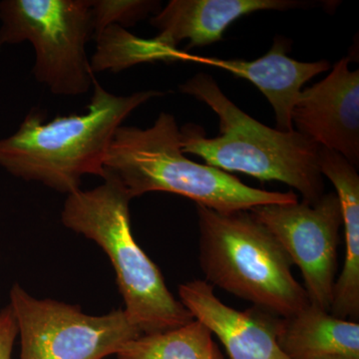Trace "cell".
<instances>
[{"instance_id":"1","label":"cell","mask_w":359,"mask_h":359,"mask_svg":"<svg viewBox=\"0 0 359 359\" xmlns=\"http://www.w3.org/2000/svg\"><path fill=\"white\" fill-rule=\"evenodd\" d=\"M93 86L85 114L56 116L44 122L39 111L28 113L15 133L0 139V166L18 178L68 195L80 190L85 175L103 178L104 161L116 130L139 106L163 93L151 90L116 96L96 78Z\"/></svg>"},{"instance_id":"2","label":"cell","mask_w":359,"mask_h":359,"mask_svg":"<svg viewBox=\"0 0 359 359\" xmlns=\"http://www.w3.org/2000/svg\"><path fill=\"white\" fill-rule=\"evenodd\" d=\"M179 89L216 113L221 133L208 138L199 125H184L180 129L184 154L199 156L222 171L282 182L299 191L306 202H316L325 194L318 144L295 130L283 132L257 121L231 102L207 73H198Z\"/></svg>"},{"instance_id":"3","label":"cell","mask_w":359,"mask_h":359,"mask_svg":"<svg viewBox=\"0 0 359 359\" xmlns=\"http://www.w3.org/2000/svg\"><path fill=\"white\" fill-rule=\"evenodd\" d=\"M104 174L117 180L132 199L149 192L174 193L224 214L299 201L294 192L252 188L226 172L191 161L182 152L176 119L164 112L150 128L116 130Z\"/></svg>"},{"instance_id":"4","label":"cell","mask_w":359,"mask_h":359,"mask_svg":"<svg viewBox=\"0 0 359 359\" xmlns=\"http://www.w3.org/2000/svg\"><path fill=\"white\" fill-rule=\"evenodd\" d=\"M93 190L68 195L63 208L66 228L84 235L102 248L115 269L124 309L143 334H159L195 320L168 290L159 268L137 244L131 229L130 197L109 175Z\"/></svg>"},{"instance_id":"5","label":"cell","mask_w":359,"mask_h":359,"mask_svg":"<svg viewBox=\"0 0 359 359\" xmlns=\"http://www.w3.org/2000/svg\"><path fill=\"white\" fill-rule=\"evenodd\" d=\"M196 209L205 283L278 318L311 304L287 252L250 210L224 214L199 205Z\"/></svg>"},{"instance_id":"6","label":"cell","mask_w":359,"mask_h":359,"mask_svg":"<svg viewBox=\"0 0 359 359\" xmlns=\"http://www.w3.org/2000/svg\"><path fill=\"white\" fill-rule=\"evenodd\" d=\"M0 49L29 41L33 74L55 95L88 92L94 73L86 43L93 39L90 0H1Z\"/></svg>"},{"instance_id":"7","label":"cell","mask_w":359,"mask_h":359,"mask_svg":"<svg viewBox=\"0 0 359 359\" xmlns=\"http://www.w3.org/2000/svg\"><path fill=\"white\" fill-rule=\"evenodd\" d=\"M21 339L20 359H103L140 337L124 309L88 316L78 306L37 299L20 285L11 304Z\"/></svg>"},{"instance_id":"8","label":"cell","mask_w":359,"mask_h":359,"mask_svg":"<svg viewBox=\"0 0 359 359\" xmlns=\"http://www.w3.org/2000/svg\"><path fill=\"white\" fill-rule=\"evenodd\" d=\"M250 211L299 266L309 304L330 313L339 268L341 205L337 193L314 203L259 205Z\"/></svg>"},{"instance_id":"9","label":"cell","mask_w":359,"mask_h":359,"mask_svg":"<svg viewBox=\"0 0 359 359\" xmlns=\"http://www.w3.org/2000/svg\"><path fill=\"white\" fill-rule=\"evenodd\" d=\"M348 65L340 59L328 76L302 91L292 118L297 132L358 167L359 70Z\"/></svg>"},{"instance_id":"10","label":"cell","mask_w":359,"mask_h":359,"mask_svg":"<svg viewBox=\"0 0 359 359\" xmlns=\"http://www.w3.org/2000/svg\"><path fill=\"white\" fill-rule=\"evenodd\" d=\"M180 301L222 342L229 359H290L276 340L278 316L252 306L245 311L224 304L205 280L179 285Z\"/></svg>"},{"instance_id":"11","label":"cell","mask_w":359,"mask_h":359,"mask_svg":"<svg viewBox=\"0 0 359 359\" xmlns=\"http://www.w3.org/2000/svg\"><path fill=\"white\" fill-rule=\"evenodd\" d=\"M289 43L283 37H276L271 50L263 57L245 61L193 55L181 51L180 61L200 63L228 71L245 78L261 90L276 115V127L283 132L294 130L292 110L302 93V87L311 78L330 70L327 60L301 62L287 55Z\"/></svg>"},{"instance_id":"12","label":"cell","mask_w":359,"mask_h":359,"mask_svg":"<svg viewBox=\"0 0 359 359\" xmlns=\"http://www.w3.org/2000/svg\"><path fill=\"white\" fill-rule=\"evenodd\" d=\"M309 4L297 0H171L150 22L159 30L156 41L177 49L180 42L189 40L187 49H191L219 41L224 30L247 14L285 11Z\"/></svg>"},{"instance_id":"13","label":"cell","mask_w":359,"mask_h":359,"mask_svg":"<svg viewBox=\"0 0 359 359\" xmlns=\"http://www.w3.org/2000/svg\"><path fill=\"white\" fill-rule=\"evenodd\" d=\"M321 175L334 184L342 212L346 257L335 283L330 313L341 320L359 318V175L344 156L320 147Z\"/></svg>"},{"instance_id":"14","label":"cell","mask_w":359,"mask_h":359,"mask_svg":"<svg viewBox=\"0 0 359 359\" xmlns=\"http://www.w3.org/2000/svg\"><path fill=\"white\" fill-rule=\"evenodd\" d=\"M276 340L290 359L359 358L358 323L335 318L311 304L290 318H278Z\"/></svg>"},{"instance_id":"15","label":"cell","mask_w":359,"mask_h":359,"mask_svg":"<svg viewBox=\"0 0 359 359\" xmlns=\"http://www.w3.org/2000/svg\"><path fill=\"white\" fill-rule=\"evenodd\" d=\"M118 359H226L210 328L194 320L159 334H143L123 346Z\"/></svg>"},{"instance_id":"16","label":"cell","mask_w":359,"mask_h":359,"mask_svg":"<svg viewBox=\"0 0 359 359\" xmlns=\"http://www.w3.org/2000/svg\"><path fill=\"white\" fill-rule=\"evenodd\" d=\"M96 50L90 61L92 72H120L141 63L179 61L178 48H170L151 39H140L119 25L106 27L96 36Z\"/></svg>"},{"instance_id":"17","label":"cell","mask_w":359,"mask_h":359,"mask_svg":"<svg viewBox=\"0 0 359 359\" xmlns=\"http://www.w3.org/2000/svg\"><path fill=\"white\" fill-rule=\"evenodd\" d=\"M159 7L160 2L152 0H90L93 39L108 26H133Z\"/></svg>"},{"instance_id":"18","label":"cell","mask_w":359,"mask_h":359,"mask_svg":"<svg viewBox=\"0 0 359 359\" xmlns=\"http://www.w3.org/2000/svg\"><path fill=\"white\" fill-rule=\"evenodd\" d=\"M18 334V323L13 309L7 306L0 311V359H11Z\"/></svg>"},{"instance_id":"19","label":"cell","mask_w":359,"mask_h":359,"mask_svg":"<svg viewBox=\"0 0 359 359\" xmlns=\"http://www.w3.org/2000/svg\"><path fill=\"white\" fill-rule=\"evenodd\" d=\"M318 359H359V358H353V356L347 355H328Z\"/></svg>"}]
</instances>
